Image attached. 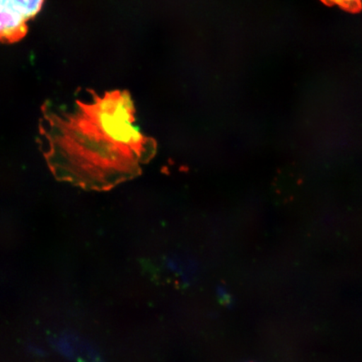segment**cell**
<instances>
[{
	"label": "cell",
	"instance_id": "6da1fadb",
	"mask_svg": "<svg viewBox=\"0 0 362 362\" xmlns=\"http://www.w3.org/2000/svg\"><path fill=\"white\" fill-rule=\"evenodd\" d=\"M43 156L54 177L76 187L107 192L139 177L155 158L156 139L137 124L134 102L126 90L76 100L70 110L42 107Z\"/></svg>",
	"mask_w": 362,
	"mask_h": 362
},
{
	"label": "cell",
	"instance_id": "7a4b0ae2",
	"mask_svg": "<svg viewBox=\"0 0 362 362\" xmlns=\"http://www.w3.org/2000/svg\"><path fill=\"white\" fill-rule=\"evenodd\" d=\"M28 21L13 8L8 0H1V25L0 40L13 44L24 39L28 33Z\"/></svg>",
	"mask_w": 362,
	"mask_h": 362
},
{
	"label": "cell",
	"instance_id": "3957f363",
	"mask_svg": "<svg viewBox=\"0 0 362 362\" xmlns=\"http://www.w3.org/2000/svg\"><path fill=\"white\" fill-rule=\"evenodd\" d=\"M302 177L294 166H288L280 170L274 182V191L279 200L287 202L296 197L301 188Z\"/></svg>",
	"mask_w": 362,
	"mask_h": 362
},
{
	"label": "cell",
	"instance_id": "277c9868",
	"mask_svg": "<svg viewBox=\"0 0 362 362\" xmlns=\"http://www.w3.org/2000/svg\"><path fill=\"white\" fill-rule=\"evenodd\" d=\"M45 0H8L11 6L27 21L34 19L43 7Z\"/></svg>",
	"mask_w": 362,
	"mask_h": 362
},
{
	"label": "cell",
	"instance_id": "5b68a950",
	"mask_svg": "<svg viewBox=\"0 0 362 362\" xmlns=\"http://www.w3.org/2000/svg\"><path fill=\"white\" fill-rule=\"evenodd\" d=\"M329 6H337L351 13H358L362 10V0H321Z\"/></svg>",
	"mask_w": 362,
	"mask_h": 362
}]
</instances>
